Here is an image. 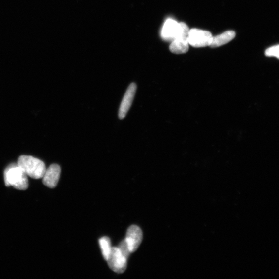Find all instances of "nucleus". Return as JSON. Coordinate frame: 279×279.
Masks as SVG:
<instances>
[{"instance_id": "nucleus-1", "label": "nucleus", "mask_w": 279, "mask_h": 279, "mask_svg": "<svg viewBox=\"0 0 279 279\" xmlns=\"http://www.w3.org/2000/svg\"><path fill=\"white\" fill-rule=\"evenodd\" d=\"M28 176L17 163L12 164L4 171V182L6 187H13L19 190H26L28 188Z\"/></svg>"}, {"instance_id": "nucleus-2", "label": "nucleus", "mask_w": 279, "mask_h": 279, "mask_svg": "<svg viewBox=\"0 0 279 279\" xmlns=\"http://www.w3.org/2000/svg\"><path fill=\"white\" fill-rule=\"evenodd\" d=\"M17 164L28 177L34 179L43 178L47 169L43 161L25 155L19 157Z\"/></svg>"}, {"instance_id": "nucleus-3", "label": "nucleus", "mask_w": 279, "mask_h": 279, "mask_svg": "<svg viewBox=\"0 0 279 279\" xmlns=\"http://www.w3.org/2000/svg\"><path fill=\"white\" fill-rule=\"evenodd\" d=\"M188 26L184 23H180L178 32L170 46L171 53L174 54H184L189 50Z\"/></svg>"}, {"instance_id": "nucleus-4", "label": "nucleus", "mask_w": 279, "mask_h": 279, "mask_svg": "<svg viewBox=\"0 0 279 279\" xmlns=\"http://www.w3.org/2000/svg\"><path fill=\"white\" fill-rule=\"evenodd\" d=\"M213 36L208 31L198 29L189 30V44L195 48L210 46Z\"/></svg>"}, {"instance_id": "nucleus-5", "label": "nucleus", "mask_w": 279, "mask_h": 279, "mask_svg": "<svg viewBox=\"0 0 279 279\" xmlns=\"http://www.w3.org/2000/svg\"><path fill=\"white\" fill-rule=\"evenodd\" d=\"M107 261L109 267L115 273L122 274L126 270L127 259L122 254L118 247L112 248Z\"/></svg>"}, {"instance_id": "nucleus-6", "label": "nucleus", "mask_w": 279, "mask_h": 279, "mask_svg": "<svg viewBox=\"0 0 279 279\" xmlns=\"http://www.w3.org/2000/svg\"><path fill=\"white\" fill-rule=\"evenodd\" d=\"M142 239L143 233L140 227L134 225L130 226L127 231L125 240L131 253L138 249Z\"/></svg>"}, {"instance_id": "nucleus-7", "label": "nucleus", "mask_w": 279, "mask_h": 279, "mask_svg": "<svg viewBox=\"0 0 279 279\" xmlns=\"http://www.w3.org/2000/svg\"><path fill=\"white\" fill-rule=\"evenodd\" d=\"M137 90V85L134 83H132L128 88L125 95L121 103L119 111V118L122 120L125 118L131 106L134 96H135Z\"/></svg>"}, {"instance_id": "nucleus-8", "label": "nucleus", "mask_w": 279, "mask_h": 279, "mask_svg": "<svg viewBox=\"0 0 279 279\" xmlns=\"http://www.w3.org/2000/svg\"><path fill=\"white\" fill-rule=\"evenodd\" d=\"M61 168L58 164H51L46 169L43 179V184L50 188L56 187L59 180Z\"/></svg>"}, {"instance_id": "nucleus-9", "label": "nucleus", "mask_w": 279, "mask_h": 279, "mask_svg": "<svg viewBox=\"0 0 279 279\" xmlns=\"http://www.w3.org/2000/svg\"><path fill=\"white\" fill-rule=\"evenodd\" d=\"M180 27V23L172 19H168L164 24L161 31V37L166 41H172L177 35Z\"/></svg>"}, {"instance_id": "nucleus-10", "label": "nucleus", "mask_w": 279, "mask_h": 279, "mask_svg": "<svg viewBox=\"0 0 279 279\" xmlns=\"http://www.w3.org/2000/svg\"><path fill=\"white\" fill-rule=\"evenodd\" d=\"M235 35L234 31H228L220 35L213 36L210 47L217 48L224 45L232 40Z\"/></svg>"}, {"instance_id": "nucleus-11", "label": "nucleus", "mask_w": 279, "mask_h": 279, "mask_svg": "<svg viewBox=\"0 0 279 279\" xmlns=\"http://www.w3.org/2000/svg\"><path fill=\"white\" fill-rule=\"evenodd\" d=\"M103 258L107 261L111 253L112 248L111 241L108 237H103L99 241Z\"/></svg>"}, {"instance_id": "nucleus-12", "label": "nucleus", "mask_w": 279, "mask_h": 279, "mask_svg": "<svg viewBox=\"0 0 279 279\" xmlns=\"http://www.w3.org/2000/svg\"><path fill=\"white\" fill-rule=\"evenodd\" d=\"M118 247L122 254L128 260L131 252L125 239L122 241Z\"/></svg>"}, {"instance_id": "nucleus-13", "label": "nucleus", "mask_w": 279, "mask_h": 279, "mask_svg": "<svg viewBox=\"0 0 279 279\" xmlns=\"http://www.w3.org/2000/svg\"><path fill=\"white\" fill-rule=\"evenodd\" d=\"M265 54L267 57H274L279 59V45L268 48Z\"/></svg>"}]
</instances>
